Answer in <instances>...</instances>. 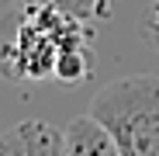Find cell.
<instances>
[{"instance_id":"cell-1","label":"cell","mask_w":159,"mask_h":156,"mask_svg":"<svg viewBox=\"0 0 159 156\" xmlns=\"http://www.w3.org/2000/svg\"><path fill=\"white\" fill-rule=\"evenodd\" d=\"M93 73L87 21L52 4H11L0 14V76L11 83H83Z\"/></svg>"},{"instance_id":"cell-2","label":"cell","mask_w":159,"mask_h":156,"mask_svg":"<svg viewBox=\"0 0 159 156\" xmlns=\"http://www.w3.org/2000/svg\"><path fill=\"white\" fill-rule=\"evenodd\" d=\"M90 115L111 132L121 156H159V80L125 76L100 90Z\"/></svg>"},{"instance_id":"cell-3","label":"cell","mask_w":159,"mask_h":156,"mask_svg":"<svg viewBox=\"0 0 159 156\" xmlns=\"http://www.w3.org/2000/svg\"><path fill=\"white\" fill-rule=\"evenodd\" d=\"M0 156H66V132L52 121L24 118L0 135Z\"/></svg>"},{"instance_id":"cell-4","label":"cell","mask_w":159,"mask_h":156,"mask_svg":"<svg viewBox=\"0 0 159 156\" xmlns=\"http://www.w3.org/2000/svg\"><path fill=\"white\" fill-rule=\"evenodd\" d=\"M66 156H121L118 142L90 111L83 118H73L66 128Z\"/></svg>"},{"instance_id":"cell-5","label":"cell","mask_w":159,"mask_h":156,"mask_svg":"<svg viewBox=\"0 0 159 156\" xmlns=\"http://www.w3.org/2000/svg\"><path fill=\"white\" fill-rule=\"evenodd\" d=\"M11 4H52L80 21H93L104 14V0H11Z\"/></svg>"},{"instance_id":"cell-6","label":"cell","mask_w":159,"mask_h":156,"mask_svg":"<svg viewBox=\"0 0 159 156\" xmlns=\"http://www.w3.org/2000/svg\"><path fill=\"white\" fill-rule=\"evenodd\" d=\"M149 28H152V35H156V42H159V0L152 4V14H149Z\"/></svg>"}]
</instances>
